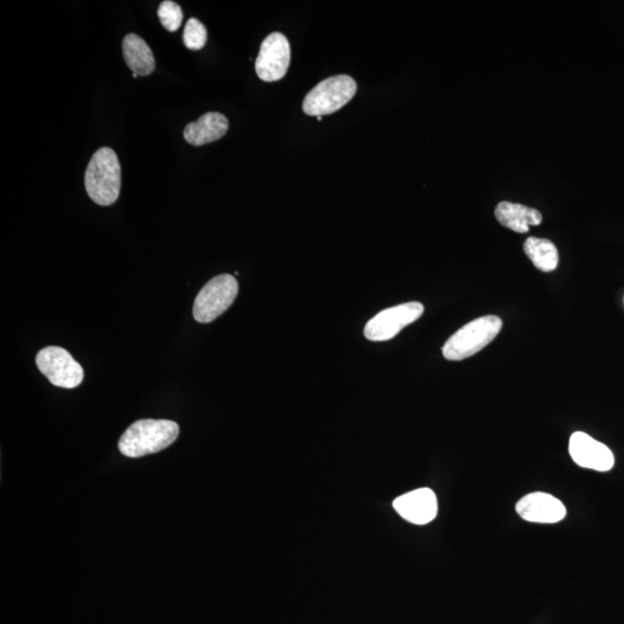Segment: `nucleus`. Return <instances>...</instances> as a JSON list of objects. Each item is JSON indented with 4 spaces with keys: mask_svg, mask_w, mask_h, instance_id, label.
<instances>
[{
    "mask_svg": "<svg viewBox=\"0 0 624 624\" xmlns=\"http://www.w3.org/2000/svg\"><path fill=\"white\" fill-rule=\"evenodd\" d=\"M180 435V427L169 420H139L128 429L118 443L124 456L139 458L170 447Z\"/></svg>",
    "mask_w": 624,
    "mask_h": 624,
    "instance_id": "f257e3e1",
    "label": "nucleus"
},
{
    "mask_svg": "<svg viewBox=\"0 0 624 624\" xmlns=\"http://www.w3.org/2000/svg\"><path fill=\"white\" fill-rule=\"evenodd\" d=\"M495 217L502 226L519 234L529 232L531 226H539L542 222V215L536 208L509 202L497 205Z\"/></svg>",
    "mask_w": 624,
    "mask_h": 624,
    "instance_id": "ddd939ff",
    "label": "nucleus"
},
{
    "mask_svg": "<svg viewBox=\"0 0 624 624\" xmlns=\"http://www.w3.org/2000/svg\"><path fill=\"white\" fill-rule=\"evenodd\" d=\"M393 508L407 522L426 525L436 518L438 505L432 489L420 488L397 497Z\"/></svg>",
    "mask_w": 624,
    "mask_h": 624,
    "instance_id": "9b49d317",
    "label": "nucleus"
},
{
    "mask_svg": "<svg viewBox=\"0 0 624 624\" xmlns=\"http://www.w3.org/2000/svg\"><path fill=\"white\" fill-rule=\"evenodd\" d=\"M569 453L578 466L593 471H611L615 463L611 449L583 432L571 435Z\"/></svg>",
    "mask_w": 624,
    "mask_h": 624,
    "instance_id": "1a4fd4ad",
    "label": "nucleus"
},
{
    "mask_svg": "<svg viewBox=\"0 0 624 624\" xmlns=\"http://www.w3.org/2000/svg\"><path fill=\"white\" fill-rule=\"evenodd\" d=\"M239 293V284L230 274H221L208 281L193 304V317L199 323H211L232 306Z\"/></svg>",
    "mask_w": 624,
    "mask_h": 624,
    "instance_id": "39448f33",
    "label": "nucleus"
},
{
    "mask_svg": "<svg viewBox=\"0 0 624 624\" xmlns=\"http://www.w3.org/2000/svg\"><path fill=\"white\" fill-rule=\"evenodd\" d=\"M291 64V46L287 37L281 33H272L260 46L256 59L258 77L266 83H273L286 76Z\"/></svg>",
    "mask_w": 624,
    "mask_h": 624,
    "instance_id": "6e6552de",
    "label": "nucleus"
},
{
    "mask_svg": "<svg viewBox=\"0 0 624 624\" xmlns=\"http://www.w3.org/2000/svg\"><path fill=\"white\" fill-rule=\"evenodd\" d=\"M358 91L355 80L348 76L325 79L306 96L303 111L309 116H325L336 113L354 98Z\"/></svg>",
    "mask_w": 624,
    "mask_h": 624,
    "instance_id": "20e7f679",
    "label": "nucleus"
},
{
    "mask_svg": "<svg viewBox=\"0 0 624 624\" xmlns=\"http://www.w3.org/2000/svg\"><path fill=\"white\" fill-rule=\"evenodd\" d=\"M158 16L162 26L165 27L168 32L174 33L178 31V28L182 25V9L180 5L172 2V0H166V2L161 3L158 10Z\"/></svg>",
    "mask_w": 624,
    "mask_h": 624,
    "instance_id": "f3484780",
    "label": "nucleus"
},
{
    "mask_svg": "<svg viewBox=\"0 0 624 624\" xmlns=\"http://www.w3.org/2000/svg\"><path fill=\"white\" fill-rule=\"evenodd\" d=\"M123 56L126 65L137 76H150L155 70L153 51L139 35L129 34L123 40Z\"/></svg>",
    "mask_w": 624,
    "mask_h": 624,
    "instance_id": "4468645a",
    "label": "nucleus"
},
{
    "mask_svg": "<svg viewBox=\"0 0 624 624\" xmlns=\"http://www.w3.org/2000/svg\"><path fill=\"white\" fill-rule=\"evenodd\" d=\"M520 518L530 523L555 524L567 516L566 507L555 496L536 492L527 494L516 504Z\"/></svg>",
    "mask_w": 624,
    "mask_h": 624,
    "instance_id": "9d476101",
    "label": "nucleus"
},
{
    "mask_svg": "<svg viewBox=\"0 0 624 624\" xmlns=\"http://www.w3.org/2000/svg\"><path fill=\"white\" fill-rule=\"evenodd\" d=\"M229 129L227 117L219 113H208L198 121L185 126L184 138L192 146H203L224 137Z\"/></svg>",
    "mask_w": 624,
    "mask_h": 624,
    "instance_id": "f8f14e48",
    "label": "nucleus"
},
{
    "mask_svg": "<svg viewBox=\"0 0 624 624\" xmlns=\"http://www.w3.org/2000/svg\"><path fill=\"white\" fill-rule=\"evenodd\" d=\"M183 42L190 50H200L206 46V27L196 18H191L184 28Z\"/></svg>",
    "mask_w": 624,
    "mask_h": 624,
    "instance_id": "dca6fc26",
    "label": "nucleus"
},
{
    "mask_svg": "<svg viewBox=\"0 0 624 624\" xmlns=\"http://www.w3.org/2000/svg\"><path fill=\"white\" fill-rule=\"evenodd\" d=\"M502 329L501 318L485 316L463 326L443 346L444 358L462 361L479 353L492 343Z\"/></svg>",
    "mask_w": 624,
    "mask_h": 624,
    "instance_id": "7ed1b4c3",
    "label": "nucleus"
},
{
    "mask_svg": "<svg viewBox=\"0 0 624 624\" xmlns=\"http://www.w3.org/2000/svg\"><path fill=\"white\" fill-rule=\"evenodd\" d=\"M36 366L52 385L74 389L84 381V370L62 347L43 348L36 356Z\"/></svg>",
    "mask_w": 624,
    "mask_h": 624,
    "instance_id": "423d86ee",
    "label": "nucleus"
},
{
    "mask_svg": "<svg viewBox=\"0 0 624 624\" xmlns=\"http://www.w3.org/2000/svg\"><path fill=\"white\" fill-rule=\"evenodd\" d=\"M317 121H323V117L322 116H318L317 117Z\"/></svg>",
    "mask_w": 624,
    "mask_h": 624,
    "instance_id": "a211bd4d",
    "label": "nucleus"
},
{
    "mask_svg": "<svg viewBox=\"0 0 624 624\" xmlns=\"http://www.w3.org/2000/svg\"><path fill=\"white\" fill-rule=\"evenodd\" d=\"M85 187L94 203L110 206L117 202L122 187V169L114 150L102 147L92 156L85 174Z\"/></svg>",
    "mask_w": 624,
    "mask_h": 624,
    "instance_id": "f03ea898",
    "label": "nucleus"
},
{
    "mask_svg": "<svg viewBox=\"0 0 624 624\" xmlns=\"http://www.w3.org/2000/svg\"><path fill=\"white\" fill-rule=\"evenodd\" d=\"M425 307L420 302H408L382 310L371 318L364 328V337L370 341H388L398 336L401 330L423 315Z\"/></svg>",
    "mask_w": 624,
    "mask_h": 624,
    "instance_id": "0eeeda50",
    "label": "nucleus"
},
{
    "mask_svg": "<svg viewBox=\"0 0 624 624\" xmlns=\"http://www.w3.org/2000/svg\"><path fill=\"white\" fill-rule=\"evenodd\" d=\"M524 251L533 265L542 272H553L559 265V252L549 240L529 237L524 244Z\"/></svg>",
    "mask_w": 624,
    "mask_h": 624,
    "instance_id": "2eb2a0df",
    "label": "nucleus"
}]
</instances>
